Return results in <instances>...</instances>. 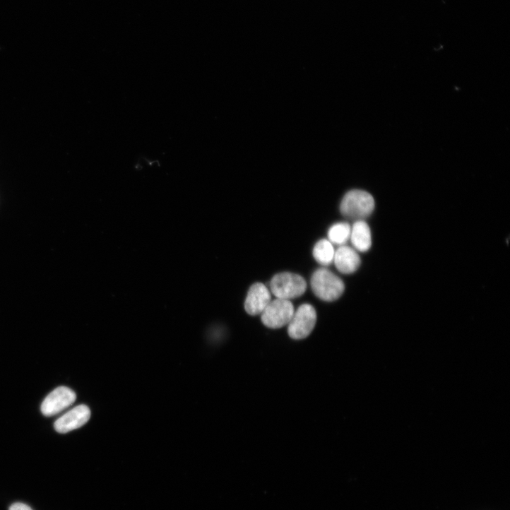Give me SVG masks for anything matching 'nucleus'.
<instances>
[{
    "label": "nucleus",
    "mask_w": 510,
    "mask_h": 510,
    "mask_svg": "<svg viewBox=\"0 0 510 510\" xmlns=\"http://www.w3.org/2000/svg\"><path fill=\"white\" fill-rule=\"evenodd\" d=\"M311 285L316 296L328 302L340 298L345 289L343 280L326 268L319 269L314 273Z\"/></svg>",
    "instance_id": "f257e3e1"
},
{
    "label": "nucleus",
    "mask_w": 510,
    "mask_h": 510,
    "mask_svg": "<svg viewBox=\"0 0 510 510\" xmlns=\"http://www.w3.org/2000/svg\"><path fill=\"white\" fill-rule=\"evenodd\" d=\"M375 201L368 192L355 189L347 193L340 205L342 214L348 218L363 220L374 211Z\"/></svg>",
    "instance_id": "f03ea898"
},
{
    "label": "nucleus",
    "mask_w": 510,
    "mask_h": 510,
    "mask_svg": "<svg viewBox=\"0 0 510 510\" xmlns=\"http://www.w3.org/2000/svg\"><path fill=\"white\" fill-rule=\"evenodd\" d=\"M307 288V282L302 277L290 273L278 274L271 283V292L277 299L289 301L302 297Z\"/></svg>",
    "instance_id": "7ed1b4c3"
},
{
    "label": "nucleus",
    "mask_w": 510,
    "mask_h": 510,
    "mask_svg": "<svg viewBox=\"0 0 510 510\" xmlns=\"http://www.w3.org/2000/svg\"><path fill=\"white\" fill-rule=\"evenodd\" d=\"M317 322V314L310 304H303L297 309L290 322L288 334L294 340L308 338L313 332Z\"/></svg>",
    "instance_id": "20e7f679"
},
{
    "label": "nucleus",
    "mask_w": 510,
    "mask_h": 510,
    "mask_svg": "<svg viewBox=\"0 0 510 510\" xmlns=\"http://www.w3.org/2000/svg\"><path fill=\"white\" fill-rule=\"evenodd\" d=\"M295 312V307L290 301L276 299L271 301L263 312L261 319L266 327L279 329L290 324Z\"/></svg>",
    "instance_id": "39448f33"
},
{
    "label": "nucleus",
    "mask_w": 510,
    "mask_h": 510,
    "mask_svg": "<svg viewBox=\"0 0 510 510\" xmlns=\"http://www.w3.org/2000/svg\"><path fill=\"white\" fill-rule=\"evenodd\" d=\"M76 401V394L73 390L60 386L45 398L41 410L45 416H54L72 405Z\"/></svg>",
    "instance_id": "423d86ee"
},
{
    "label": "nucleus",
    "mask_w": 510,
    "mask_h": 510,
    "mask_svg": "<svg viewBox=\"0 0 510 510\" xmlns=\"http://www.w3.org/2000/svg\"><path fill=\"white\" fill-rule=\"evenodd\" d=\"M271 301V292L265 285L254 284L248 291L244 309L249 315L258 316L263 314Z\"/></svg>",
    "instance_id": "0eeeda50"
},
{
    "label": "nucleus",
    "mask_w": 510,
    "mask_h": 510,
    "mask_svg": "<svg viewBox=\"0 0 510 510\" xmlns=\"http://www.w3.org/2000/svg\"><path fill=\"white\" fill-rule=\"evenodd\" d=\"M90 417V408L85 405H81L57 420L54 427L58 432L66 434L85 425Z\"/></svg>",
    "instance_id": "6e6552de"
},
{
    "label": "nucleus",
    "mask_w": 510,
    "mask_h": 510,
    "mask_svg": "<svg viewBox=\"0 0 510 510\" xmlns=\"http://www.w3.org/2000/svg\"><path fill=\"white\" fill-rule=\"evenodd\" d=\"M335 264L343 274L355 273L361 265V259L357 251L348 246H341L335 252Z\"/></svg>",
    "instance_id": "1a4fd4ad"
},
{
    "label": "nucleus",
    "mask_w": 510,
    "mask_h": 510,
    "mask_svg": "<svg viewBox=\"0 0 510 510\" xmlns=\"http://www.w3.org/2000/svg\"><path fill=\"white\" fill-rule=\"evenodd\" d=\"M350 237L352 244L358 251H367L372 246L370 227L364 220H357L354 224Z\"/></svg>",
    "instance_id": "9d476101"
},
{
    "label": "nucleus",
    "mask_w": 510,
    "mask_h": 510,
    "mask_svg": "<svg viewBox=\"0 0 510 510\" xmlns=\"http://www.w3.org/2000/svg\"><path fill=\"white\" fill-rule=\"evenodd\" d=\"M335 252L332 243L328 239H323L315 245L313 254L319 264L328 266L334 261Z\"/></svg>",
    "instance_id": "9b49d317"
},
{
    "label": "nucleus",
    "mask_w": 510,
    "mask_h": 510,
    "mask_svg": "<svg viewBox=\"0 0 510 510\" xmlns=\"http://www.w3.org/2000/svg\"><path fill=\"white\" fill-rule=\"evenodd\" d=\"M351 226L347 223H339L333 225L328 231L329 239L335 244H343L350 237Z\"/></svg>",
    "instance_id": "f8f14e48"
},
{
    "label": "nucleus",
    "mask_w": 510,
    "mask_h": 510,
    "mask_svg": "<svg viewBox=\"0 0 510 510\" xmlns=\"http://www.w3.org/2000/svg\"><path fill=\"white\" fill-rule=\"evenodd\" d=\"M9 510H33L30 506L28 505L18 502L13 504Z\"/></svg>",
    "instance_id": "ddd939ff"
}]
</instances>
